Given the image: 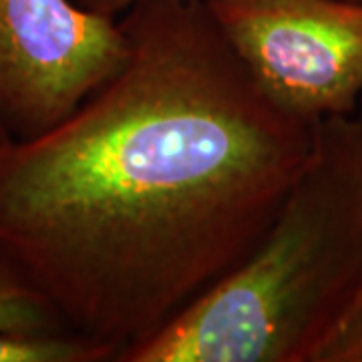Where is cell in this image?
Wrapping results in <instances>:
<instances>
[{
    "mask_svg": "<svg viewBox=\"0 0 362 362\" xmlns=\"http://www.w3.org/2000/svg\"><path fill=\"white\" fill-rule=\"evenodd\" d=\"M75 2L89 13L99 14L109 21H119L123 14L129 13L131 8H135L137 4L147 2V0H75Z\"/></svg>",
    "mask_w": 362,
    "mask_h": 362,
    "instance_id": "cell-8",
    "label": "cell"
},
{
    "mask_svg": "<svg viewBox=\"0 0 362 362\" xmlns=\"http://www.w3.org/2000/svg\"><path fill=\"white\" fill-rule=\"evenodd\" d=\"M310 362H362V282L316 346Z\"/></svg>",
    "mask_w": 362,
    "mask_h": 362,
    "instance_id": "cell-7",
    "label": "cell"
},
{
    "mask_svg": "<svg viewBox=\"0 0 362 362\" xmlns=\"http://www.w3.org/2000/svg\"><path fill=\"white\" fill-rule=\"evenodd\" d=\"M0 362H117V352L75 330L23 332L0 328Z\"/></svg>",
    "mask_w": 362,
    "mask_h": 362,
    "instance_id": "cell-5",
    "label": "cell"
},
{
    "mask_svg": "<svg viewBox=\"0 0 362 362\" xmlns=\"http://www.w3.org/2000/svg\"><path fill=\"white\" fill-rule=\"evenodd\" d=\"M362 282V123L322 119L266 235L121 362H310Z\"/></svg>",
    "mask_w": 362,
    "mask_h": 362,
    "instance_id": "cell-2",
    "label": "cell"
},
{
    "mask_svg": "<svg viewBox=\"0 0 362 362\" xmlns=\"http://www.w3.org/2000/svg\"><path fill=\"white\" fill-rule=\"evenodd\" d=\"M4 141H8V137H6V133H4L2 127H0V143H4Z\"/></svg>",
    "mask_w": 362,
    "mask_h": 362,
    "instance_id": "cell-9",
    "label": "cell"
},
{
    "mask_svg": "<svg viewBox=\"0 0 362 362\" xmlns=\"http://www.w3.org/2000/svg\"><path fill=\"white\" fill-rule=\"evenodd\" d=\"M223 37L286 113L354 115L362 97V2L206 0Z\"/></svg>",
    "mask_w": 362,
    "mask_h": 362,
    "instance_id": "cell-3",
    "label": "cell"
},
{
    "mask_svg": "<svg viewBox=\"0 0 362 362\" xmlns=\"http://www.w3.org/2000/svg\"><path fill=\"white\" fill-rule=\"evenodd\" d=\"M119 21L75 0H0V127L33 139L71 115L125 61Z\"/></svg>",
    "mask_w": 362,
    "mask_h": 362,
    "instance_id": "cell-4",
    "label": "cell"
},
{
    "mask_svg": "<svg viewBox=\"0 0 362 362\" xmlns=\"http://www.w3.org/2000/svg\"><path fill=\"white\" fill-rule=\"evenodd\" d=\"M354 2H362V0H354Z\"/></svg>",
    "mask_w": 362,
    "mask_h": 362,
    "instance_id": "cell-11",
    "label": "cell"
},
{
    "mask_svg": "<svg viewBox=\"0 0 362 362\" xmlns=\"http://www.w3.org/2000/svg\"><path fill=\"white\" fill-rule=\"evenodd\" d=\"M119 25L111 77L0 143V252L117 362L254 252L318 125L264 93L206 0H147Z\"/></svg>",
    "mask_w": 362,
    "mask_h": 362,
    "instance_id": "cell-1",
    "label": "cell"
},
{
    "mask_svg": "<svg viewBox=\"0 0 362 362\" xmlns=\"http://www.w3.org/2000/svg\"><path fill=\"white\" fill-rule=\"evenodd\" d=\"M0 328L23 332L71 330L47 296L0 252Z\"/></svg>",
    "mask_w": 362,
    "mask_h": 362,
    "instance_id": "cell-6",
    "label": "cell"
},
{
    "mask_svg": "<svg viewBox=\"0 0 362 362\" xmlns=\"http://www.w3.org/2000/svg\"><path fill=\"white\" fill-rule=\"evenodd\" d=\"M356 115H358V119H361V123H362V97H361V103H358V111H356Z\"/></svg>",
    "mask_w": 362,
    "mask_h": 362,
    "instance_id": "cell-10",
    "label": "cell"
}]
</instances>
